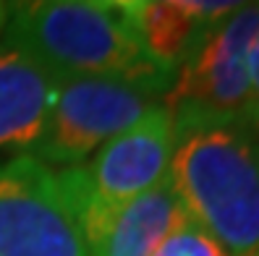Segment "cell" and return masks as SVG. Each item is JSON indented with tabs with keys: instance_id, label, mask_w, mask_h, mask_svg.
I'll return each mask as SVG.
<instances>
[{
	"instance_id": "obj_10",
	"label": "cell",
	"mask_w": 259,
	"mask_h": 256,
	"mask_svg": "<svg viewBox=\"0 0 259 256\" xmlns=\"http://www.w3.org/2000/svg\"><path fill=\"white\" fill-rule=\"evenodd\" d=\"M152 256H225V253L184 215V220L176 225L173 233L162 240Z\"/></svg>"
},
{
	"instance_id": "obj_12",
	"label": "cell",
	"mask_w": 259,
	"mask_h": 256,
	"mask_svg": "<svg viewBox=\"0 0 259 256\" xmlns=\"http://www.w3.org/2000/svg\"><path fill=\"white\" fill-rule=\"evenodd\" d=\"M8 11H11V6L0 3V34H3V26H6V19H8Z\"/></svg>"
},
{
	"instance_id": "obj_9",
	"label": "cell",
	"mask_w": 259,
	"mask_h": 256,
	"mask_svg": "<svg viewBox=\"0 0 259 256\" xmlns=\"http://www.w3.org/2000/svg\"><path fill=\"white\" fill-rule=\"evenodd\" d=\"M60 76L21 53L0 47V149L29 152L45 128Z\"/></svg>"
},
{
	"instance_id": "obj_2",
	"label": "cell",
	"mask_w": 259,
	"mask_h": 256,
	"mask_svg": "<svg viewBox=\"0 0 259 256\" xmlns=\"http://www.w3.org/2000/svg\"><path fill=\"white\" fill-rule=\"evenodd\" d=\"M167 175L186 217L225 256H259V133L251 123L176 133Z\"/></svg>"
},
{
	"instance_id": "obj_11",
	"label": "cell",
	"mask_w": 259,
	"mask_h": 256,
	"mask_svg": "<svg viewBox=\"0 0 259 256\" xmlns=\"http://www.w3.org/2000/svg\"><path fill=\"white\" fill-rule=\"evenodd\" d=\"M249 81H251V102H254V113H256L259 110V34L249 47Z\"/></svg>"
},
{
	"instance_id": "obj_7",
	"label": "cell",
	"mask_w": 259,
	"mask_h": 256,
	"mask_svg": "<svg viewBox=\"0 0 259 256\" xmlns=\"http://www.w3.org/2000/svg\"><path fill=\"white\" fill-rule=\"evenodd\" d=\"M184 215L170 175H165L157 186L84 230V243L89 256H152Z\"/></svg>"
},
{
	"instance_id": "obj_4",
	"label": "cell",
	"mask_w": 259,
	"mask_h": 256,
	"mask_svg": "<svg viewBox=\"0 0 259 256\" xmlns=\"http://www.w3.org/2000/svg\"><path fill=\"white\" fill-rule=\"evenodd\" d=\"M259 34V3L238 6L207 29L178 66L165 97L176 133L212 123H249L254 113L249 47Z\"/></svg>"
},
{
	"instance_id": "obj_3",
	"label": "cell",
	"mask_w": 259,
	"mask_h": 256,
	"mask_svg": "<svg viewBox=\"0 0 259 256\" xmlns=\"http://www.w3.org/2000/svg\"><path fill=\"white\" fill-rule=\"evenodd\" d=\"M170 84L120 76H63L39 139L21 157L53 170L81 165L120 131L165 105Z\"/></svg>"
},
{
	"instance_id": "obj_5",
	"label": "cell",
	"mask_w": 259,
	"mask_h": 256,
	"mask_svg": "<svg viewBox=\"0 0 259 256\" xmlns=\"http://www.w3.org/2000/svg\"><path fill=\"white\" fill-rule=\"evenodd\" d=\"M176 123L167 105L147 113L139 123L105 141L89 162L58 170L76 207L81 235L118 207L157 186L170 170Z\"/></svg>"
},
{
	"instance_id": "obj_8",
	"label": "cell",
	"mask_w": 259,
	"mask_h": 256,
	"mask_svg": "<svg viewBox=\"0 0 259 256\" xmlns=\"http://www.w3.org/2000/svg\"><path fill=\"white\" fill-rule=\"evenodd\" d=\"M241 3H204V0H123V8L139 34L147 55L165 71L176 73L207 29Z\"/></svg>"
},
{
	"instance_id": "obj_1",
	"label": "cell",
	"mask_w": 259,
	"mask_h": 256,
	"mask_svg": "<svg viewBox=\"0 0 259 256\" xmlns=\"http://www.w3.org/2000/svg\"><path fill=\"white\" fill-rule=\"evenodd\" d=\"M3 50L21 53L55 76H120L170 84L176 73L160 68L142 47L120 3L45 0L11 6Z\"/></svg>"
},
{
	"instance_id": "obj_13",
	"label": "cell",
	"mask_w": 259,
	"mask_h": 256,
	"mask_svg": "<svg viewBox=\"0 0 259 256\" xmlns=\"http://www.w3.org/2000/svg\"><path fill=\"white\" fill-rule=\"evenodd\" d=\"M249 123H251V128H254V131L259 133V110H256V113L251 115V120H249Z\"/></svg>"
},
{
	"instance_id": "obj_6",
	"label": "cell",
	"mask_w": 259,
	"mask_h": 256,
	"mask_svg": "<svg viewBox=\"0 0 259 256\" xmlns=\"http://www.w3.org/2000/svg\"><path fill=\"white\" fill-rule=\"evenodd\" d=\"M0 256H89L58 170L32 157L0 162Z\"/></svg>"
}]
</instances>
